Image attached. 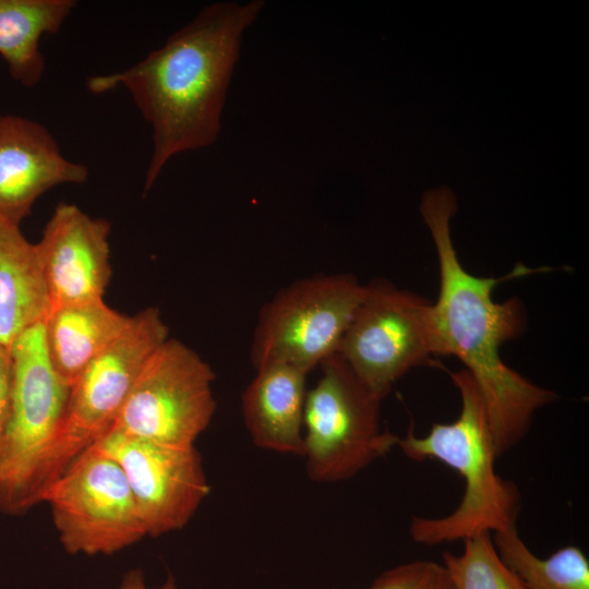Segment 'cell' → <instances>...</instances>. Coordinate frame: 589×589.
I'll return each instance as SVG.
<instances>
[{"mask_svg":"<svg viewBox=\"0 0 589 589\" xmlns=\"http://www.w3.org/2000/svg\"><path fill=\"white\" fill-rule=\"evenodd\" d=\"M62 548L70 554L110 555L146 537L119 464L93 444L43 492Z\"/></svg>","mask_w":589,"mask_h":589,"instance_id":"8","label":"cell"},{"mask_svg":"<svg viewBox=\"0 0 589 589\" xmlns=\"http://www.w3.org/2000/svg\"><path fill=\"white\" fill-rule=\"evenodd\" d=\"M110 223L60 203L36 243L50 309L104 299L112 272Z\"/></svg>","mask_w":589,"mask_h":589,"instance_id":"12","label":"cell"},{"mask_svg":"<svg viewBox=\"0 0 589 589\" xmlns=\"http://www.w3.org/2000/svg\"><path fill=\"white\" fill-rule=\"evenodd\" d=\"M50 310L47 284L36 243L20 226L0 221V346L10 349Z\"/></svg>","mask_w":589,"mask_h":589,"instance_id":"15","label":"cell"},{"mask_svg":"<svg viewBox=\"0 0 589 589\" xmlns=\"http://www.w3.org/2000/svg\"><path fill=\"white\" fill-rule=\"evenodd\" d=\"M431 305L384 279L364 285L337 352L382 399L409 370L436 356Z\"/></svg>","mask_w":589,"mask_h":589,"instance_id":"10","label":"cell"},{"mask_svg":"<svg viewBox=\"0 0 589 589\" xmlns=\"http://www.w3.org/2000/svg\"><path fill=\"white\" fill-rule=\"evenodd\" d=\"M88 169L65 158L46 127L20 116L0 115V221L14 225L50 189L83 183Z\"/></svg>","mask_w":589,"mask_h":589,"instance_id":"13","label":"cell"},{"mask_svg":"<svg viewBox=\"0 0 589 589\" xmlns=\"http://www.w3.org/2000/svg\"><path fill=\"white\" fill-rule=\"evenodd\" d=\"M119 589H148L144 581V575L141 569H132L128 572L119 587ZM157 589H176L172 577H169L164 586Z\"/></svg>","mask_w":589,"mask_h":589,"instance_id":"22","label":"cell"},{"mask_svg":"<svg viewBox=\"0 0 589 589\" xmlns=\"http://www.w3.org/2000/svg\"><path fill=\"white\" fill-rule=\"evenodd\" d=\"M363 293L351 274H320L284 287L259 312L253 366L284 363L309 373L337 352Z\"/></svg>","mask_w":589,"mask_h":589,"instance_id":"7","label":"cell"},{"mask_svg":"<svg viewBox=\"0 0 589 589\" xmlns=\"http://www.w3.org/2000/svg\"><path fill=\"white\" fill-rule=\"evenodd\" d=\"M306 375V372L284 363L256 370L241 398L243 421L256 446L303 456Z\"/></svg>","mask_w":589,"mask_h":589,"instance_id":"14","label":"cell"},{"mask_svg":"<svg viewBox=\"0 0 589 589\" xmlns=\"http://www.w3.org/2000/svg\"><path fill=\"white\" fill-rule=\"evenodd\" d=\"M369 589H455L442 564L413 561L381 574Z\"/></svg>","mask_w":589,"mask_h":589,"instance_id":"20","label":"cell"},{"mask_svg":"<svg viewBox=\"0 0 589 589\" xmlns=\"http://www.w3.org/2000/svg\"><path fill=\"white\" fill-rule=\"evenodd\" d=\"M74 7L73 0H0V56L16 82L26 87L40 82V39L57 33Z\"/></svg>","mask_w":589,"mask_h":589,"instance_id":"17","label":"cell"},{"mask_svg":"<svg viewBox=\"0 0 589 589\" xmlns=\"http://www.w3.org/2000/svg\"><path fill=\"white\" fill-rule=\"evenodd\" d=\"M215 374L193 349L168 338L149 358L108 431L189 447L216 410Z\"/></svg>","mask_w":589,"mask_h":589,"instance_id":"9","label":"cell"},{"mask_svg":"<svg viewBox=\"0 0 589 589\" xmlns=\"http://www.w3.org/2000/svg\"><path fill=\"white\" fill-rule=\"evenodd\" d=\"M461 408L450 423H434L418 437L409 428L397 446L417 461L435 458L455 469L465 480L461 502L440 518L412 517L409 533L420 544L435 545L464 540L480 532L516 527L520 509L517 485L495 471L493 433L481 393L465 369L450 374Z\"/></svg>","mask_w":589,"mask_h":589,"instance_id":"3","label":"cell"},{"mask_svg":"<svg viewBox=\"0 0 589 589\" xmlns=\"http://www.w3.org/2000/svg\"><path fill=\"white\" fill-rule=\"evenodd\" d=\"M320 366L322 375L305 395L303 456L311 480L337 482L389 453L399 437L382 430V398L338 352Z\"/></svg>","mask_w":589,"mask_h":589,"instance_id":"6","label":"cell"},{"mask_svg":"<svg viewBox=\"0 0 589 589\" xmlns=\"http://www.w3.org/2000/svg\"><path fill=\"white\" fill-rule=\"evenodd\" d=\"M11 378L12 366L10 351L0 346V456L10 413Z\"/></svg>","mask_w":589,"mask_h":589,"instance_id":"21","label":"cell"},{"mask_svg":"<svg viewBox=\"0 0 589 589\" xmlns=\"http://www.w3.org/2000/svg\"><path fill=\"white\" fill-rule=\"evenodd\" d=\"M264 5L263 0L205 5L137 63L88 79L94 94L125 88L151 124L153 151L145 190L172 157L216 142L242 36Z\"/></svg>","mask_w":589,"mask_h":589,"instance_id":"1","label":"cell"},{"mask_svg":"<svg viewBox=\"0 0 589 589\" xmlns=\"http://www.w3.org/2000/svg\"><path fill=\"white\" fill-rule=\"evenodd\" d=\"M457 211L447 187L426 191L420 212L436 248L440 291L431 305L436 356H455L476 382L489 416L497 458L528 432L534 413L556 394L530 382L504 363L501 346L525 329L524 304L517 298L495 302L502 280L532 273L516 267L506 277H479L465 269L453 245L449 219Z\"/></svg>","mask_w":589,"mask_h":589,"instance_id":"2","label":"cell"},{"mask_svg":"<svg viewBox=\"0 0 589 589\" xmlns=\"http://www.w3.org/2000/svg\"><path fill=\"white\" fill-rule=\"evenodd\" d=\"M94 444L121 467L146 537L182 529L209 493L195 446H169L115 431Z\"/></svg>","mask_w":589,"mask_h":589,"instance_id":"11","label":"cell"},{"mask_svg":"<svg viewBox=\"0 0 589 589\" xmlns=\"http://www.w3.org/2000/svg\"><path fill=\"white\" fill-rule=\"evenodd\" d=\"M129 320L104 299L50 309L44 321L45 341L57 373L71 386Z\"/></svg>","mask_w":589,"mask_h":589,"instance_id":"16","label":"cell"},{"mask_svg":"<svg viewBox=\"0 0 589 589\" xmlns=\"http://www.w3.org/2000/svg\"><path fill=\"white\" fill-rule=\"evenodd\" d=\"M491 532L464 539L460 555L443 553L445 567L455 589H526L521 579L503 562Z\"/></svg>","mask_w":589,"mask_h":589,"instance_id":"19","label":"cell"},{"mask_svg":"<svg viewBox=\"0 0 589 589\" xmlns=\"http://www.w3.org/2000/svg\"><path fill=\"white\" fill-rule=\"evenodd\" d=\"M169 338L157 308H146L100 351L71 385L61 429L43 466L37 491L43 492L83 450L113 424L133 384L154 352Z\"/></svg>","mask_w":589,"mask_h":589,"instance_id":"5","label":"cell"},{"mask_svg":"<svg viewBox=\"0 0 589 589\" xmlns=\"http://www.w3.org/2000/svg\"><path fill=\"white\" fill-rule=\"evenodd\" d=\"M493 541L526 589H589V562L578 546L567 545L540 558L520 539L516 527L495 532Z\"/></svg>","mask_w":589,"mask_h":589,"instance_id":"18","label":"cell"},{"mask_svg":"<svg viewBox=\"0 0 589 589\" xmlns=\"http://www.w3.org/2000/svg\"><path fill=\"white\" fill-rule=\"evenodd\" d=\"M9 351L12 378L0 456V510L17 516L38 504L39 476L63 423L71 386L49 359L44 322L23 333Z\"/></svg>","mask_w":589,"mask_h":589,"instance_id":"4","label":"cell"}]
</instances>
